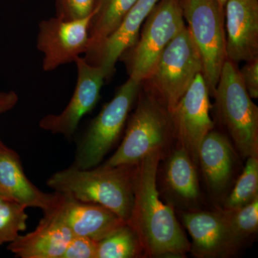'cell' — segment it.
Listing matches in <instances>:
<instances>
[{"instance_id":"obj_1","label":"cell","mask_w":258,"mask_h":258,"mask_svg":"<svg viewBox=\"0 0 258 258\" xmlns=\"http://www.w3.org/2000/svg\"><path fill=\"white\" fill-rule=\"evenodd\" d=\"M162 149L148 154L136 165L133 208L127 224L150 257H181L190 244L170 206L161 202L157 186Z\"/></svg>"},{"instance_id":"obj_12","label":"cell","mask_w":258,"mask_h":258,"mask_svg":"<svg viewBox=\"0 0 258 258\" xmlns=\"http://www.w3.org/2000/svg\"><path fill=\"white\" fill-rule=\"evenodd\" d=\"M159 0H137L118 26L98 47L85 54L88 63L101 68L106 79L111 77L117 61L138 40L141 28Z\"/></svg>"},{"instance_id":"obj_15","label":"cell","mask_w":258,"mask_h":258,"mask_svg":"<svg viewBox=\"0 0 258 258\" xmlns=\"http://www.w3.org/2000/svg\"><path fill=\"white\" fill-rule=\"evenodd\" d=\"M73 237L57 208L45 212L35 230L18 235L8 249L21 258H61Z\"/></svg>"},{"instance_id":"obj_23","label":"cell","mask_w":258,"mask_h":258,"mask_svg":"<svg viewBox=\"0 0 258 258\" xmlns=\"http://www.w3.org/2000/svg\"><path fill=\"white\" fill-rule=\"evenodd\" d=\"M257 157L247 158L244 170L226 200V210L232 211L247 205L258 197Z\"/></svg>"},{"instance_id":"obj_14","label":"cell","mask_w":258,"mask_h":258,"mask_svg":"<svg viewBox=\"0 0 258 258\" xmlns=\"http://www.w3.org/2000/svg\"><path fill=\"white\" fill-rule=\"evenodd\" d=\"M0 191L28 208H40L48 212L55 210L62 195L44 192L27 177L18 153L5 145L0 139Z\"/></svg>"},{"instance_id":"obj_25","label":"cell","mask_w":258,"mask_h":258,"mask_svg":"<svg viewBox=\"0 0 258 258\" xmlns=\"http://www.w3.org/2000/svg\"><path fill=\"white\" fill-rule=\"evenodd\" d=\"M96 0H56V17L64 20H77L93 14Z\"/></svg>"},{"instance_id":"obj_24","label":"cell","mask_w":258,"mask_h":258,"mask_svg":"<svg viewBox=\"0 0 258 258\" xmlns=\"http://www.w3.org/2000/svg\"><path fill=\"white\" fill-rule=\"evenodd\" d=\"M237 243L254 233L258 227V197L237 210L225 212Z\"/></svg>"},{"instance_id":"obj_17","label":"cell","mask_w":258,"mask_h":258,"mask_svg":"<svg viewBox=\"0 0 258 258\" xmlns=\"http://www.w3.org/2000/svg\"><path fill=\"white\" fill-rule=\"evenodd\" d=\"M57 209L74 235L88 237L96 242L127 223L105 207L83 203L63 195Z\"/></svg>"},{"instance_id":"obj_13","label":"cell","mask_w":258,"mask_h":258,"mask_svg":"<svg viewBox=\"0 0 258 258\" xmlns=\"http://www.w3.org/2000/svg\"><path fill=\"white\" fill-rule=\"evenodd\" d=\"M226 57L234 63L258 57V0L226 3Z\"/></svg>"},{"instance_id":"obj_4","label":"cell","mask_w":258,"mask_h":258,"mask_svg":"<svg viewBox=\"0 0 258 258\" xmlns=\"http://www.w3.org/2000/svg\"><path fill=\"white\" fill-rule=\"evenodd\" d=\"M214 95L220 119L241 155L257 157L258 108L244 87L237 64L225 61Z\"/></svg>"},{"instance_id":"obj_3","label":"cell","mask_w":258,"mask_h":258,"mask_svg":"<svg viewBox=\"0 0 258 258\" xmlns=\"http://www.w3.org/2000/svg\"><path fill=\"white\" fill-rule=\"evenodd\" d=\"M203 71L201 55L186 25L164 49L143 83L170 114Z\"/></svg>"},{"instance_id":"obj_5","label":"cell","mask_w":258,"mask_h":258,"mask_svg":"<svg viewBox=\"0 0 258 258\" xmlns=\"http://www.w3.org/2000/svg\"><path fill=\"white\" fill-rule=\"evenodd\" d=\"M185 26L180 0H159L144 21L137 42L120 57L129 78L143 83L164 49Z\"/></svg>"},{"instance_id":"obj_28","label":"cell","mask_w":258,"mask_h":258,"mask_svg":"<svg viewBox=\"0 0 258 258\" xmlns=\"http://www.w3.org/2000/svg\"><path fill=\"white\" fill-rule=\"evenodd\" d=\"M18 101L19 97L14 91H0V115L15 108Z\"/></svg>"},{"instance_id":"obj_21","label":"cell","mask_w":258,"mask_h":258,"mask_svg":"<svg viewBox=\"0 0 258 258\" xmlns=\"http://www.w3.org/2000/svg\"><path fill=\"white\" fill-rule=\"evenodd\" d=\"M143 249L136 232L128 225L122 226L97 243L96 258H133Z\"/></svg>"},{"instance_id":"obj_20","label":"cell","mask_w":258,"mask_h":258,"mask_svg":"<svg viewBox=\"0 0 258 258\" xmlns=\"http://www.w3.org/2000/svg\"><path fill=\"white\" fill-rule=\"evenodd\" d=\"M166 179L174 190L186 200L198 198L199 182L192 159L186 151L181 148L171 156L167 168Z\"/></svg>"},{"instance_id":"obj_6","label":"cell","mask_w":258,"mask_h":258,"mask_svg":"<svg viewBox=\"0 0 258 258\" xmlns=\"http://www.w3.org/2000/svg\"><path fill=\"white\" fill-rule=\"evenodd\" d=\"M137 101L123 140L103 165H136L149 153L162 149L173 132L170 114L155 97L140 91Z\"/></svg>"},{"instance_id":"obj_22","label":"cell","mask_w":258,"mask_h":258,"mask_svg":"<svg viewBox=\"0 0 258 258\" xmlns=\"http://www.w3.org/2000/svg\"><path fill=\"white\" fill-rule=\"evenodd\" d=\"M26 207L0 191V245L10 243L27 228Z\"/></svg>"},{"instance_id":"obj_27","label":"cell","mask_w":258,"mask_h":258,"mask_svg":"<svg viewBox=\"0 0 258 258\" xmlns=\"http://www.w3.org/2000/svg\"><path fill=\"white\" fill-rule=\"evenodd\" d=\"M240 74L244 87L251 98H258V57L245 62Z\"/></svg>"},{"instance_id":"obj_2","label":"cell","mask_w":258,"mask_h":258,"mask_svg":"<svg viewBox=\"0 0 258 258\" xmlns=\"http://www.w3.org/2000/svg\"><path fill=\"white\" fill-rule=\"evenodd\" d=\"M136 165L103 164L91 169L73 165L52 174L47 184L55 192L105 207L127 222L133 208Z\"/></svg>"},{"instance_id":"obj_11","label":"cell","mask_w":258,"mask_h":258,"mask_svg":"<svg viewBox=\"0 0 258 258\" xmlns=\"http://www.w3.org/2000/svg\"><path fill=\"white\" fill-rule=\"evenodd\" d=\"M210 91L203 74H198L170 113L173 132L181 148L199 160V149L214 127L210 115Z\"/></svg>"},{"instance_id":"obj_19","label":"cell","mask_w":258,"mask_h":258,"mask_svg":"<svg viewBox=\"0 0 258 258\" xmlns=\"http://www.w3.org/2000/svg\"><path fill=\"white\" fill-rule=\"evenodd\" d=\"M137 1L96 0L90 25V44L87 52L98 47L114 31Z\"/></svg>"},{"instance_id":"obj_10","label":"cell","mask_w":258,"mask_h":258,"mask_svg":"<svg viewBox=\"0 0 258 258\" xmlns=\"http://www.w3.org/2000/svg\"><path fill=\"white\" fill-rule=\"evenodd\" d=\"M75 63L77 81L69 104L59 114L47 115L39 123L43 130L69 139L74 137L83 116L96 107L106 79L101 68L88 63L83 57H78Z\"/></svg>"},{"instance_id":"obj_16","label":"cell","mask_w":258,"mask_h":258,"mask_svg":"<svg viewBox=\"0 0 258 258\" xmlns=\"http://www.w3.org/2000/svg\"><path fill=\"white\" fill-rule=\"evenodd\" d=\"M183 222L192 239L190 249L197 257H217L238 244L225 212L185 213Z\"/></svg>"},{"instance_id":"obj_29","label":"cell","mask_w":258,"mask_h":258,"mask_svg":"<svg viewBox=\"0 0 258 258\" xmlns=\"http://www.w3.org/2000/svg\"><path fill=\"white\" fill-rule=\"evenodd\" d=\"M227 1H228V0H218L219 3H220V5H221L223 8Z\"/></svg>"},{"instance_id":"obj_7","label":"cell","mask_w":258,"mask_h":258,"mask_svg":"<svg viewBox=\"0 0 258 258\" xmlns=\"http://www.w3.org/2000/svg\"><path fill=\"white\" fill-rule=\"evenodd\" d=\"M142 86L128 78L118 88L88 126L76 150L74 166L91 169L101 163L119 138Z\"/></svg>"},{"instance_id":"obj_8","label":"cell","mask_w":258,"mask_h":258,"mask_svg":"<svg viewBox=\"0 0 258 258\" xmlns=\"http://www.w3.org/2000/svg\"><path fill=\"white\" fill-rule=\"evenodd\" d=\"M183 17L203 61L204 79L210 93L216 89L227 60L223 9L218 0H180Z\"/></svg>"},{"instance_id":"obj_18","label":"cell","mask_w":258,"mask_h":258,"mask_svg":"<svg viewBox=\"0 0 258 258\" xmlns=\"http://www.w3.org/2000/svg\"><path fill=\"white\" fill-rule=\"evenodd\" d=\"M198 159L212 189H223L230 179L233 166V151L228 139L211 131L200 144Z\"/></svg>"},{"instance_id":"obj_26","label":"cell","mask_w":258,"mask_h":258,"mask_svg":"<svg viewBox=\"0 0 258 258\" xmlns=\"http://www.w3.org/2000/svg\"><path fill=\"white\" fill-rule=\"evenodd\" d=\"M97 243L88 237L74 235L61 258H96Z\"/></svg>"},{"instance_id":"obj_9","label":"cell","mask_w":258,"mask_h":258,"mask_svg":"<svg viewBox=\"0 0 258 258\" xmlns=\"http://www.w3.org/2000/svg\"><path fill=\"white\" fill-rule=\"evenodd\" d=\"M92 15L82 20H64L56 17L40 22L37 48L43 54L44 71H55L86 54L89 48Z\"/></svg>"}]
</instances>
